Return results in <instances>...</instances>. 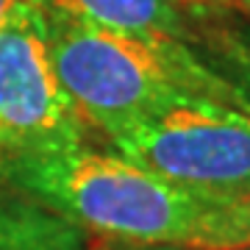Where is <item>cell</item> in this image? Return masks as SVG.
I'll return each instance as SVG.
<instances>
[{"mask_svg": "<svg viewBox=\"0 0 250 250\" xmlns=\"http://www.w3.org/2000/svg\"><path fill=\"white\" fill-rule=\"evenodd\" d=\"M0 181L98 239L195 250L214 200L164 184L117 153L72 145L0 161Z\"/></svg>", "mask_w": 250, "mask_h": 250, "instance_id": "cell-1", "label": "cell"}, {"mask_svg": "<svg viewBox=\"0 0 250 250\" xmlns=\"http://www.w3.org/2000/svg\"><path fill=\"white\" fill-rule=\"evenodd\" d=\"M56 78L83 125L111 139L175 95L248 106L233 83L206 67L187 42L145 39L45 11Z\"/></svg>", "mask_w": 250, "mask_h": 250, "instance_id": "cell-2", "label": "cell"}, {"mask_svg": "<svg viewBox=\"0 0 250 250\" xmlns=\"http://www.w3.org/2000/svg\"><path fill=\"white\" fill-rule=\"evenodd\" d=\"M117 156L200 200L250 197V108L175 95L114 134Z\"/></svg>", "mask_w": 250, "mask_h": 250, "instance_id": "cell-3", "label": "cell"}, {"mask_svg": "<svg viewBox=\"0 0 250 250\" xmlns=\"http://www.w3.org/2000/svg\"><path fill=\"white\" fill-rule=\"evenodd\" d=\"M83 131L56 78L42 9L20 0L0 28V161L83 145Z\"/></svg>", "mask_w": 250, "mask_h": 250, "instance_id": "cell-4", "label": "cell"}, {"mask_svg": "<svg viewBox=\"0 0 250 250\" xmlns=\"http://www.w3.org/2000/svg\"><path fill=\"white\" fill-rule=\"evenodd\" d=\"M39 9L145 39L187 42L184 0H31Z\"/></svg>", "mask_w": 250, "mask_h": 250, "instance_id": "cell-5", "label": "cell"}, {"mask_svg": "<svg viewBox=\"0 0 250 250\" xmlns=\"http://www.w3.org/2000/svg\"><path fill=\"white\" fill-rule=\"evenodd\" d=\"M75 223L25 195L0 197V250H86Z\"/></svg>", "mask_w": 250, "mask_h": 250, "instance_id": "cell-6", "label": "cell"}, {"mask_svg": "<svg viewBox=\"0 0 250 250\" xmlns=\"http://www.w3.org/2000/svg\"><path fill=\"white\" fill-rule=\"evenodd\" d=\"M195 250H250V197L214 200Z\"/></svg>", "mask_w": 250, "mask_h": 250, "instance_id": "cell-7", "label": "cell"}, {"mask_svg": "<svg viewBox=\"0 0 250 250\" xmlns=\"http://www.w3.org/2000/svg\"><path fill=\"white\" fill-rule=\"evenodd\" d=\"M223 59H228L236 72V89L245 95V100L250 103V42H233V39H225L223 47H220Z\"/></svg>", "mask_w": 250, "mask_h": 250, "instance_id": "cell-8", "label": "cell"}, {"mask_svg": "<svg viewBox=\"0 0 250 250\" xmlns=\"http://www.w3.org/2000/svg\"><path fill=\"white\" fill-rule=\"evenodd\" d=\"M86 250H187L175 245H134V242H117V239H95L86 245Z\"/></svg>", "mask_w": 250, "mask_h": 250, "instance_id": "cell-9", "label": "cell"}, {"mask_svg": "<svg viewBox=\"0 0 250 250\" xmlns=\"http://www.w3.org/2000/svg\"><path fill=\"white\" fill-rule=\"evenodd\" d=\"M187 6H217V9H248V0H184Z\"/></svg>", "mask_w": 250, "mask_h": 250, "instance_id": "cell-10", "label": "cell"}, {"mask_svg": "<svg viewBox=\"0 0 250 250\" xmlns=\"http://www.w3.org/2000/svg\"><path fill=\"white\" fill-rule=\"evenodd\" d=\"M17 3H20V0H0V28H3V22L11 17V11H14Z\"/></svg>", "mask_w": 250, "mask_h": 250, "instance_id": "cell-11", "label": "cell"}, {"mask_svg": "<svg viewBox=\"0 0 250 250\" xmlns=\"http://www.w3.org/2000/svg\"><path fill=\"white\" fill-rule=\"evenodd\" d=\"M245 11H248V14H250V0H248V9H245Z\"/></svg>", "mask_w": 250, "mask_h": 250, "instance_id": "cell-12", "label": "cell"}]
</instances>
